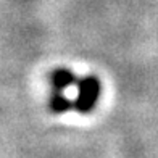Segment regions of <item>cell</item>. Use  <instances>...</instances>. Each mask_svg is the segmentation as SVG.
<instances>
[{"mask_svg": "<svg viewBox=\"0 0 158 158\" xmlns=\"http://www.w3.org/2000/svg\"><path fill=\"white\" fill-rule=\"evenodd\" d=\"M50 84H52L53 90L63 92L66 87H69L71 84H74V74L71 73L69 69L58 68L52 73V76H50Z\"/></svg>", "mask_w": 158, "mask_h": 158, "instance_id": "obj_2", "label": "cell"}, {"mask_svg": "<svg viewBox=\"0 0 158 158\" xmlns=\"http://www.w3.org/2000/svg\"><path fill=\"white\" fill-rule=\"evenodd\" d=\"M50 110L53 113H64L68 111L71 106H74V102H71V100L63 94V92H58L55 90L52 97H50Z\"/></svg>", "mask_w": 158, "mask_h": 158, "instance_id": "obj_3", "label": "cell"}, {"mask_svg": "<svg viewBox=\"0 0 158 158\" xmlns=\"http://www.w3.org/2000/svg\"><path fill=\"white\" fill-rule=\"evenodd\" d=\"M100 81L95 76H85L77 82V95L74 100V108L79 113H89L95 108L100 97Z\"/></svg>", "mask_w": 158, "mask_h": 158, "instance_id": "obj_1", "label": "cell"}]
</instances>
